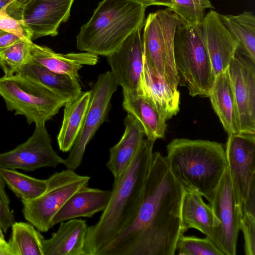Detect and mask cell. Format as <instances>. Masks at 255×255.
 I'll return each instance as SVG.
<instances>
[{
  "label": "cell",
  "mask_w": 255,
  "mask_h": 255,
  "mask_svg": "<svg viewBox=\"0 0 255 255\" xmlns=\"http://www.w3.org/2000/svg\"><path fill=\"white\" fill-rule=\"evenodd\" d=\"M185 188L165 157L153 152L141 203L132 223L99 255H174L184 235L181 207Z\"/></svg>",
  "instance_id": "6da1fadb"
},
{
  "label": "cell",
  "mask_w": 255,
  "mask_h": 255,
  "mask_svg": "<svg viewBox=\"0 0 255 255\" xmlns=\"http://www.w3.org/2000/svg\"><path fill=\"white\" fill-rule=\"evenodd\" d=\"M155 140L144 139L128 168L116 180L109 202L99 221L88 227L87 255L102 250L133 222L142 200Z\"/></svg>",
  "instance_id": "7a4b0ae2"
},
{
  "label": "cell",
  "mask_w": 255,
  "mask_h": 255,
  "mask_svg": "<svg viewBox=\"0 0 255 255\" xmlns=\"http://www.w3.org/2000/svg\"><path fill=\"white\" fill-rule=\"evenodd\" d=\"M168 167L186 190L200 194L210 203L228 167L225 148L216 141L177 138L166 146Z\"/></svg>",
  "instance_id": "3957f363"
},
{
  "label": "cell",
  "mask_w": 255,
  "mask_h": 255,
  "mask_svg": "<svg viewBox=\"0 0 255 255\" xmlns=\"http://www.w3.org/2000/svg\"><path fill=\"white\" fill-rule=\"evenodd\" d=\"M146 6L132 0H103L76 37L80 51L108 56L134 31L141 29Z\"/></svg>",
  "instance_id": "277c9868"
},
{
  "label": "cell",
  "mask_w": 255,
  "mask_h": 255,
  "mask_svg": "<svg viewBox=\"0 0 255 255\" xmlns=\"http://www.w3.org/2000/svg\"><path fill=\"white\" fill-rule=\"evenodd\" d=\"M174 59L180 80L192 97H209L214 80L210 61L204 45L199 24H181L174 38Z\"/></svg>",
  "instance_id": "5b68a950"
},
{
  "label": "cell",
  "mask_w": 255,
  "mask_h": 255,
  "mask_svg": "<svg viewBox=\"0 0 255 255\" xmlns=\"http://www.w3.org/2000/svg\"><path fill=\"white\" fill-rule=\"evenodd\" d=\"M181 24L176 13L158 9L145 19L142 37L143 58L175 91H178L180 79L174 62V38Z\"/></svg>",
  "instance_id": "8992f818"
},
{
  "label": "cell",
  "mask_w": 255,
  "mask_h": 255,
  "mask_svg": "<svg viewBox=\"0 0 255 255\" xmlns=\"http://www.w3.org/2000/svg\"><path fill=\"white\" fill-rule=\"evenodd\" d=\"M0 95L7 109L25 117L28 124H45L65 102L54 93L17 75L0 78Z\"/></svg>",
  "instance_id": "52a82bcc"
},
{
  "label": "cell",
  "mask_w": 255,
  "mask_h": 255,
  "mask_svg": "<svg viewBox=\"0 0 255 255\" xmlns=\"http://www.w3.org/2000/svg\"><path fill=\"white\" fill-rule=\"evenodd\" d=\"M90 179V177L70 169L54 173L47 179V188L42 195L22 203L24 218L39 231L47 232L53 227L56 213L75 192L87 185Z\"/></svg>",
  "instance_id": "ba28073f"
},
{
  "label": "cell",
  "mask_w": 255,
  "mask_h": 255,
  "mask_svg": "<svg viewBox=\"0 0 255 255\" xmlns=\"http://www.w3.org/2000/svg\"><path fill=\"white\" fill-rule=\"evenodd\" d=\"M209 203L216 221L212 241L224 255H236L242 204L228 167Z\"/></svg>",
  "instance_id": "9c48e42d"
},
{
  "label": "cell",
  "mask_w": 255,
  "mask_h": 255,
  "mask_svg": "<svg viewBox=\"0 0 255 255\" xmlns=\"http://www.w3.org/2000/svg\"><path fill=\"white\" fill-rule=\"evenodd\" d=\"M90 86L89 104L81 130L63 162L67 169L75 170L81 164L86 146L107 118L112 97L118 87L109 71L99 74Z\"/></svg>",
  "instance_id": "30bf717a"
},
{
  "label": "cell",
  "mask_w": 255,
  "mask_h": 255,
  "mask_svg": "<svg viewBox=\"0 0 255 255\" xmlns=\"http://www.w3.org/2000/svg\"><path fill=\"white\" fill-rule=\"evenodd\" d=\"M64 159L53 149L45 124L35 125L32 135L13 149L0 154V168L32 171L56 167Z\"/></svg>",
  "instance_id": "8fae6325"
},
{
  "label": "cell",
  "mask_w": 255,
  "mask_h": 255,
  "mask_svg": "<svg viewBox=\"0 0 255 255\" xmlns=\"http://www.w3.org/2000/svg\"><path fill=\"white\" fill-rule=\"evenodd\" d=\"M239 133L255 134V63L236 52L228 67Z\"/></svg>",
  "instance_id": "7c38bea8"
},
{
  "label": "cell",
  "mask_w": 255,
  "mask_h": 255,
  "mask_svg": "<svg viewBox=\"0 0 255 255\" xmlns=\"http://www.w3.org/2000/svg\"><path fill=\"white\" fill-rule=\"evenodd\" d=\"M225 151L234 187L243 204L255 185V134L228 135Z\"/></svg>",
  "instance_id": "4fadbf2b"
},
{
  "label": "cell",
  "mask_w": 255,
  "mask_h": 255,
  "mask_svg": "<svg viewBox=\"0 0 255 255\" xmlns=\"http://www.w3.org/2000/svg\"><path fill=\"white\" fill-rule=\"evenodd\" d=\"M75 0H32L22 9L19 20L29 39L58 34L60 25L70 15Z\"/></svg>",
  "instance_id": "5bb4252c"
},
{
  "label": "cell",
  "mask_w": 255,
  "mask_h": 255,
  "mask_svg": "<svg viewBox=\"0 0 255 255\" xmlns=\"http://www.w3.org/2000/svg\"><path fill=\"white\" fill-rule=\"evenodd\" d=\"M141 30L134 31L115 51L107 56L114 80L123 90L139 91L143 67Z\"/></svg>",
  "instance_id": "9a60e30c"
},
{
  "label": "cell",
  "mask_w": 255,
  "mask_h": 255,
  "mask_svg": "<svg viewBox=\"0 0 255 255\" xmlns=\"http://www.w3.org/2000/svg\"><path fill=\"white\" fill-rule=\"evenodd\" d=\"M202 40L214 77L229 66L237 52V41L223 23L220 14L210 10L199 23Z\"/></svg>",
  "instance_id": "2e32d148"
},
{
  "label": "cell",
  "mask_w": 255,
  "mask_h": 255,
  "mask_svg": "<svg viewBox=\"0 0 255 255\" xmlns=\"http://www.w3.org/2000/svg\"><path fill=\"white\" fill-rule=\"evenodd\" d=\"M139 91L166 121L179 111V92L169 86L144 58Z\"/></svg>",
  "instance_id": "e0dca14e"
},
{
  "label": "cell",
  "mask_w": 255,
  "mask_h": 255,
  "mask_svg": "<svg viewBox=\"0 0 255 255\" xmlns=\"http://www.w3.org/2000/svg\"><path fill=\"white\" fill-rule=\"evenodd\" d=\"M111 190L83 186L75 192L54 216L52 225L79 217H92L107 207Z\"/></svg>",
  "instance_id": "ac0fdd59"
},
{
  "label": "cell",
  "mask_w": 255,
  "mask_h": 255,
  "mask_svg": "<svg viewBox=\"0 0 255 255\" xmlns=\"http://www.w3.org/2000/svg\"><path fill=\"white\" fill-rule=\"evenodd\" d=\"M31 59L48 70L79 79V72L85 65L97 64L98 55L86 52L61 54L49 47L30 43Z\"/></svg>",
  "instance_id": "d6986e66"
},
{
  "label": "cell",
  "mask_w": 255,
  "mask_h": 255,
  "mask_svg": "<svg viewBox=\"0 0 255 255\" xmlns=\"http://www.w3.org/2000/svg\"><path fill=\"white\" fill-rule=\"evenodd\" d=\"M125 131L120 141L109 150V159L106 163L117 180L128 168L144 139L143 128L132 115L128 114L124 120Z\"/></svg>",
  "instance_id": "ffe728a7"
},
{
  "label": "cell",
  "mask_w": 255,
  "mask_h": 255,
  "mask_svg": "<svg viewBox=\"0 0 255 255\" xmlns=\"http://www.w3.org/2000/svg\"><path fill=\"white\" fill-rule=\"evenodd\" d=\"M88 227L85 220L77 218L61 222L50 238H43V255H87L85 243Z\"/></svg>",
  "instance_id": "44dd1931"
},
{
  "label": "cell",
  "mask_w": 255,
  "mask_h": 255,
  "mask_svg": "<svg viewBox=\"0 0 255 255\" xmlns=\"http://www.w3.org/2000/svg\"><path fill=\"white\" fill-rule=\"evenodd\" d=\"M124 109L141 124L146 138L156 140L164 137L166 121L139 91L123 90Z\"/></svg>",
  "instance_id": "7402d4cb"
},
{
  "label": "cell",
  "mask_w": 255,
  "mask_h": 255,
  "mask_svg": "<svg viewBox=\"0 0 255 255\" xmlns=\"http://www.w3.org/2000/svg\"><path fill=\"white\" fill-rule=\"evenodd\" d=\"M15 74L41 85L65 103L77 98L82 92L79 79L52 72L31 58Z\"/></svg>",
  "instance_id": "603a6c76"
},
{
  "label": "cell",
  "mask_w": 255,
  "mask_h": 255,
  "mask_svg": "<svg viewBox=\"0 0 255 255\" xmlns=\"http://www.w3.org/2000/svg\"><path fill=\"white\" fill-rule=\"evenodd\" d=\"M228 135L239 133V125L228 68L217 75L208 97Z\"/></svg>",
  "instance_id": "cb8c5ba5"
},
{
  "label": "cell",
  "mask_w": 255,
  "mask_h": 255,
  "mask_svg": "<svg viewBox=\"0 0 255 255\" xmlns=\"http://www.w3.org/2000/svg\"><path fill=\"white\" fill-rule=\"evenodd\" d=\"M202 197L195 191L185 190L181 207L182 227L184 233L196 229L212 240L216 221L210 205Z\"/></svg>",
  "instance_id": "d4e9b609"
},
{
  "label": "cell",
  "mask_w": 255,
  "mask_h": 255,
  "mask_svg": "<svg viewBox=\"0 0 255 255\" xmlns=\"http://www.w3.org/2000/svg\"><path fill=\"white\" fill-rule=\"evenodd\" d=\"M90 99V91L82 92L77 98L64 105V115L57 136L59 149L70 150L81 130Z\"/></svg>",
  "instance_id": "484cf974"
},
{
  "label": "cell",
  "mask_w": 255,
  "mask_h": 255,
  "mask_svg": "<svg viewBox=\"0 0 255 255\" xmlns=\"http://www.w3.org/2000/svg\"><path fill=\"white\" fill-rule=\"evenodd\" d=\"M220 18L238 42L237 51L255 63V16L246 11L237 15L220 14Z\"/></svg>",
  "instance_id": "4316f807"
},
{
  "label": "cell",
  "mask_w": 255,
  "mask_h": 255,
  "mask_svg": "<svg viewBox=\"0 0 255 255\" xmlns=\"http://www.w3.org/2000/svg\"><path fill=\"white\" fill-rule=\"evenodd\" d=\"M8 244L9 255H43V236L32 224L15 222Z\"/></svg>",
  "instance_id": "83f0119b"
},
{
  "label": "cell",
  "mask_w": 255,
  "mask_h": 255,
  "mask_svg": "<svg viewBox=\"0 0 255 255\" xmlns=\"http://www.w3.org/2000/svg\"><path fill=\"white\" fill-rule=\"evenodd\" d=\"M0 172L5 183L22 203L35 199L47 188V179L33 178L14 169L0 168Z\"/></svg>",
  "instance_id": "f1b7e54d"
},
{
  "label": "cell",
  "mask_w": 255,
  "mask_h": 255,
  "mask_svg": "<svg viewBox=\"0 0 255 255\" xmlns=\"http://www.w3.org/2000/svg\"><path fill=\"white\" fill-rule=\"evenodd\" d=\"M20 39L0 50V66L4 75L15 74L30 60V43Z\"/></svg>",
  "instance_id": "f546056e"
},
{
  "label": "cell",
  "mask_w": 255,
  "mask_h": 255,
  "mask_svg": "<svg viewBox=\"0 0 255 255\" xmlns=\"http://www.w3.org/2000/svg\"><path fill=\"white\" fill-rule=\"evenodd\" d=\"M180 255H224L223 253L208 237L199 238L182 235L176 246Z\"/></svg>",
  "instance_id": "4dcf8cb0"
},
{
  "label": "cell",
  "mask_w": 255,
  "mask_h": 255,
  "mask_svg": "<svg viewBox=\"0 0 255 255\" xmlns=\"http://www.w3.org/2000/svg\"><path fill=\"white\" fill-rule=\"evenodd\" d=\"M172 5L166 9L176 13L182 24L187 26L199 24L204 17V13L199 11L192 0H171Z\"/></svg>",
  "instance_id": "1f68e13d"
},
{
  "label": "cell",
  "mask_w": 255,
  "mask_h": 255,
  "mask_svg": "<svg viewBox=\"0 0 255 255\" xmlns=\"http://www.w3.org/2000/svg\"><path fill=\"white\" fill-rule=\"evenodd\" d=\"M240 230L244 238V250L246 255H255V215L242 212Z\"/></svg>",
  "instance_id": "d6a6232c"
},
{
  "label": "cell",
  "mask_w": 255,
  "mask_h": 255,
  "mask_svg": "<svg viewBox=\"0 0 255 255\" xmlns=\"http://www.w3.org/2000/svg\"><path fill=\"white\" fill-rule=\"evenodd\" d=\"M9 204L10 200L5 190V182L0 172V226L4 233L15 222Z\"/></svg>",
  "instance_id": "836d02e7"
},
{
  "label": "cell",
  "mask_w": 255,
  "mask_h": 255,
  "mask_svg": "<svg viewBox=\"0 0 255 255\" xmlns=\"http://www.w3.org/2000/svg\"><path fill=\"white\" fill-rule=\"evenodd\" d=\"M6 5L0 9V29L16 35L20 39L31 41L20 20L10 16Z\"/></svg>",
  "instance_id": "e575fe53"
},
{
  "label": "cell",
  "mask_w": 255,
  "mask_h": 255,
  "mask_svg": "<svg viewBox=\"0 0 255 255\" xmlns=\"http://www.w3.org/2000/svg\"><path fill=\"white\" fill-rule=\"evenodd\" d=\"M32 0H14L6 8L7 13L12 17L19 20L23 8Z\"/></svg>",
  "instance_id": "d590c367"
},
{
  "label": "cell",
  "mask_w": 255,
  "mask_h": 255,
  "mask_svg": "<svg viewBox=\"0 0 255 255\" xmlns=\"http://www.w3.org/2000/svg\"><path fill=\"white\" fill-rule=\"evenodd\" d=\"M20 39H21L16 35L0 29V50L10 46Z\"/></svg>",
  "instance_id": "8d00e7d4"
},
{
  "label": "cell",
  "mask_w": 255,
  "mask_h": 255,
  "mask_svg": "<svg viewBox=\"0 0 255 255\" xmlns=\"http://www.w3.org/2000/svg\"><path fill=\"white\" fill-rule=\"evenodd\" d=\"M146 7L150 5H161L169 7L172 5L171 0H132Z\"/></svg>",
  "instance_id": "74e56055"
},
{
  "label": "cell",
  "mask_w": 255,
  "mask_h": 255,
  "mask_svg": "<svg viewBox=\"0 0 255 255\" xmlns=\"http://www.w3.org/2000/svg\"><path fill=\"white\" fill-rule=\"evenodd\" d=\"M197 9L200 12L205 13L206 8H214L210 0H192Z\"/></svg>",
  "instance_id": "f35d334b"
},
{
  "label": "cell",
  "mask_w": 255,
  "mask_h": 255,
  "mask_svg": "<svg viewBox=\"0 0 255 255\" xmlns=\"http://www.w3.org/2000/svg\"><path fill=\"white\" fill-rule=\"evenodd\" d=\"M2 230L0 226V246L6 252L7 255H9L8 251V244L5 240Z\"/></svg>",
  "instance_id": "ab89813d"
},
{
  "label": "cell",
  "mask_w": 255,
  "mask_h": 255,
  "mask_svg": "<svg viewBox=\"0 0 255 255\" xmlns=\"http://www.w3.org/2000/svg\"><path fill=\"white\" fill-rule=\"evenodd\" d=\"M14 0H0V9L3 7L9 5Z\"/></svg>",
  "instance_id": "60d3db41"
}]
</instances>
